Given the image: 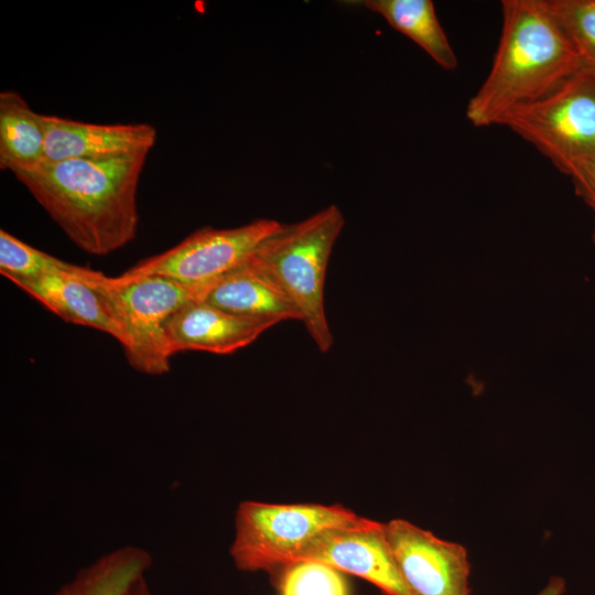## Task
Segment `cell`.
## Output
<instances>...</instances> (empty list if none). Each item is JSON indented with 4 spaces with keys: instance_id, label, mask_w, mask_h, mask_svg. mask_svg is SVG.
I'll use <instances>...</instances> for the list:
<instances>
[{
    "instance_id": "obj_18",
    "label": "cell",
    "mask_w": 595,
    "mask_h": 595,
    "mask_svg": "<svg viewBox=\"0 0 595 595\" xmlns=\"http://www.w3.org/2000/svg\"><path fill=\"white\" fill-rule=\"evenodd\" d=\"M77 267L0 230V272L13 284L55 271H74Z\"/></svg>"
},
{
    "instance_id": "obj_9",
    "label": "cell",
    "mask_w": 595,
    "mask_h": 595,
    "mask_svg": "<svg viewBox=\"0 0 595 595\" xmlns=\"http://www.w3.org/2000/svg\"><path fill=\"white\" fill-rule=\"evenodd\" d=\"M300 560L320 561L343 573L359 576L386 595H412L392 554L385 524L375 520L323 532L296 561Z\"/></svg>"
},
{
    "instance_id": "obj_22",
    "label": "cell",
    "mask_w": 595,
    "mask_h": 595,
    "mask_svg": "<svg viewBox=\"0 0 595 595\" xmlns=\"http://www.w3.org/2000/svg\"><path fill=\"white\" fill-rule=\"evenodd\" d=\"M127 595H153V593L151 592L145 577L142 576L133 583Z\"/></svg>"
},
{
    "instance_id": "obj_3",
    "label": "cell",
    "mask_w": 595,
    "mask_h": 595,
    "mask_svg": "<svg viewBox=\"0 0 595 595\" xmlns=\"http://www.w3.org/2000/svg\"><path fill=\"white\" fill-rule=\"evenodd\" d=\"M344 225L339 207L329 205L295 224H282L248 259L294 305L322 353L334 344L325 313L324 284L328 260Z\"/></svg>"
},
{
    "instance_id": "obj_5",
    "label": "cell",
    "mask_w": 595,
    "mask_h": 595,
    "mask_svg": "<svg viewBox=\"0 0 595 595\" xmlns=\"http://www.w3.org/2000/svg\"><path fill=\"white\" fill-rule=\"evenodd\" d=\"M366 520L340 505L241 501L230 555L240 571L274 573L295 562L323 532Z\"/></svg>"
},
{
    "instance_id": "obj_11",
    "label": "cell",
    "mask_w": 595,
    "mask_h": 595,
    "mask_svg": "<svg viewBox=\"0 0 595 595\" xmlns=\"http://www.w3.org/2000/svg\"><path fill=\"white\" fill-rule=\"evenodd\" d=\"M275 324L236 315L197 300L171 316L165 334L172 356L186 350L226 355L250 345Z\"/></svg>"
},
{
    "instance_id": "obj_19",
    "label": "cell",
    "mask_w": 595,
    "mask_h": 595,
    "mask_svg": "<svg viewBox=\"0 0 595 595\" xmlns=\"http://www.w3.org/2000/svg\"><path fill=\"white\" fill-rule=\"evenodd\" d=\"M584 68L595 73V0H548Z\"/></svg>"
},
{
    "instance_id": "obj_17",
    "label": "cell",
    "mask_w": 595,
    "mask_h": 595,
    "mask_svg": "<svg viewBox=\"0 0 595 595\" xmlns=\"http://www.w3.org/2000/svg\"><path fill=\"white\" fill-rule=\"evenodd\" d=\"M273 574L280 595H349L343 572L320 561H295Z\"/></svg>"
},
{
    "instance_id": "obj_20",
    "label": "cell",
    "mask_w": 595,
    "mask_h": 595,
    "mask_svg": "<svg viewBox=\"0 0 595 595\" xmlns=\"http://www.w3.org/2000/svg\"><path fill=\"white\" fill-rule=\"evenodd\" d=\"M576 195L591 208L594 215L592 239L595 244V161L575 164L567 173Z\"/></svg>"
},
{
    "instance_id": "obj_4",
    "label": "cell",
    "mask_w": 595,
    "mask_h": 595,
    "mask_svg": "<svg viewBox=\"0 0 595 595\" xmlns=\"http://www.w3.org/2000/svg\"><path fill=\"white\" fill-rule=\"evenodd\" d=\"M90 283L123 333L128 363L151 376L170 370L167 321L187 303L203 300L210 285H188L158 275L111 278L98 271Z\"/></svg>"
},
{
    "instance_id": "obj_2",
    "label": "cell",
    "mask_w": 595,
    "mask_h": 595,
    "mask_svg": "<svg viewBox=\"0 0 595 595\" xmlns=\"http://www.w3.org/2000/svg\"><path fill=\"white\" fill-rule=\"evenodd\" d=\"M501 14L491 67L465 110L475 128L500 126L508 112L547 96L583 68L548 0H504Z\"/></svg>"
},
{
    "instance_id": "obj_1",
    "label": "cell",
    "mask_w": 595,
    "mask_h": 595,
    "mask_svg": "<svg viewBox=\"0 0 595 595\" xmlns=\"http://www.w3.org/2000/svg\"><path fill=\"white\" fill-rule=\"evenodd\" d=\"M148 153L101 160L44 161L14 173L83 251L109 255L136 237L138 187Z\"/></svg>"
},
{
    "instance_id": "obj_21",
    "label": "cell",
    "mask_w": 595,
    "mask_h": 595,
    "mask_svg": "<svg viewBox=\"0 0 595 595\" xmlns=\"http://www.w3.org/2000/svg\"><path fill=\"white\" fill-rule=\"evenodd\" d=\"M565 582L561 577H552L537 595H563Z\"/></svg>"
},
{
    "instance_id": "obj_13",
    "label": "cell",
    "mask_w": 595,
    "mask_h": 595,
    "mask_svg": "<svg viewBox=\"0 0 595 595\" xmlns=\"http://www.w3.org/2000/svg\"><path fill=\"white\" fill-rule=\"evenodd\" d=\"M203 301L226 312L280 323L300 321L299 313L281 290L248 260L214 281Z\"/></svg>"
},
{
    "instance_id": "obj_12",
    "label": "cell",
    "mask_w": 595,
    "mask_h": 595,
    "mask_svg": "<svg viewBox=\"0 0 595 595\" xmlns=\"http://www.w3.org/2000/svg\"><path fill=\"white\" fill-rule=\"evenodd\" d=\"M94 272L78 266L74 271H55L15 285L62 320L107 333L123 345L122 331L90 283Z\"/></svg>"
},
{
    "instance_id": "obj_8",
    "label": "cell",
    "mask_w": 595,
    "mask_h": 595,
    "mask_svg": "<svg viewBox=\"0 0 595 595\" xmlns=\"http://www.w3.org/2000/svg\"><path fill=\"white\" fill-rule=\"evenodd\" d=\"M385 532L401 576L412 595H469L466 549L404 520Z\"/></svg>"
},
{
    "instance_id": "obj_15",
    "label": "cell",
    "mask_w": 595,
    "mask_h": 595,
    "mask_svg": "<svg viewBox=\"0 0 595 595\" xmlns=\"http://www.w3.org/2000/svg\"><path fill=\"white\" fill-rule=\"evenodd\" d=\"M380 14L390 26L418 44L440 67L456 69L457 56L431 0H364L358 2Z\"/></svg>"
},
{
    "instance_id": "obj_14",
    "label": "cell",
    "mask_w": 595,
    "mask_h": 595,
    "mask_svg": "<svg viewBox=\"0 0 595 595\" xmlns=\"http://www.w3.org/2000/svg\"><path fill=\"white\" fill-rule=\"evenodd\" d=\"M45 130L35 112L15 90L0 93V169L29 171L45 161Z\"/></svg>"
},
{
    "instance_id": "obj_10",
    "label": "cell",
    "mask_w": 595,
    "mask_h": 595,
    "mask_svg": "<svg viewBox=\"0 0 595 595\" xmlns=\"http://www.w3.org/2000/svg\"><path fill=\"white\" fill-rule=\"evenodd\" d=\"M45 161L101 160L148 153L156 141L149 123H89L42 115Z\"/></svg>"
},
{
    "instance_id": "obj_7",
    "label": "cell",
    "mask_w": 595,
    "mask_h": 595,
    "mask_svg": "<svg viewBox=\"0 0 595 595\" xmlns=\"http://www.w3.org/2000/svg\"><path fill=\"white\" fill-rule=\"evenodd\" d=\"M281 225L274 219L258 218L234 228L205 226L174 247L141 260L121 275H158L188 285H209L242 266Z\"/></svg>"
},
{
    "instance_id": "obj_16",
    "label": "cell",
    "mask_w": 595,
    "mask_h": 595,
    "mask_svg": "<svg viewBox=\"0 0 595 595\" xmlns=\"http://www.w3.org/2000/svg\"><path fill=\"white\" fill-rule=\"evenodd\" d=\"M151 565L152 558L144 549L121 547L80 569L54 595H127Z\"/></svg>"
},
{
    "instance_id": "obj_6",
    "label": "cell",
    "mask_w": 595,
    "mask_h": 595,
    "mask_svg": "<svg viewBox=\"0 0 595 595\" xmlns=\"http://www.w3.org/2000/svg\"><path fill=\"white\" fill-rule=\"evenodd\" d=\"M500 126L565 175L577 163L595 161V73L583 67L547 96L508 112Z\"/></svg>"
}]
</instances>
